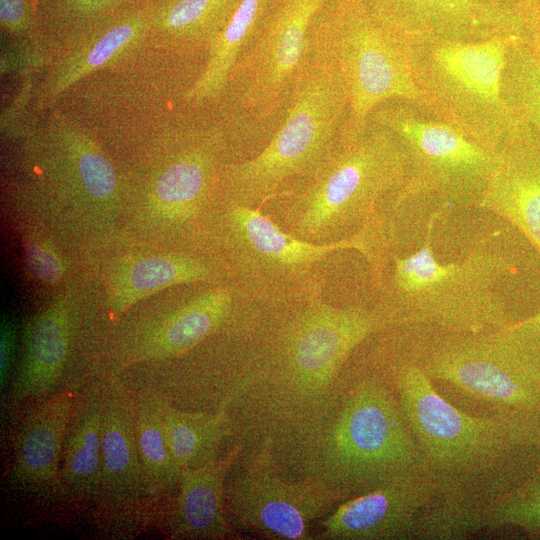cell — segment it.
<instances>
[{"label": "cell", "mask_w": 540, "mask_h": 540, "mask_svg": "<svg viewBox=\"0 0 540 540\" xmlns=\"http://www.w3.org/2000/svg\"><path fill=\"white\" fill-rule=\"evenodd\" d=\"M232 233L245 254L256 262L278 270H302L342 249H356L375 266L376 254L360 238L314 243L286 233L259 210L240 202L229 213Z\"/></svg>", "instance_id": "obj_23"}, {"label": "cell", "mask_w": 540, "mask_h": 540, "mask_svg": "<svg viewBox=\"0 0 540 540\" xmlns=\"http://www.w3.org/2000/svg\"><path fill=\"white\" fill-rule=\"evenodd\" d=\"M330 0H270L260 27L232 73L238 103L257 123L286 105L310 44L312 23Z\"/></svg>", "instance_id": "obj_12"}, {"label": "cell", "mask_w": 540, "mask_h": 540, "mask_svg": "<svg viewBox=\"0 0 540 540\" xmlns=\"http://www.w3.org/2000/svg\"><path fill=\"white\" fill-rule=\"evenodd\" d=\"M477 206L513 224L540 256V142L524 136L496 153Z\"/></svg>", "instance_id": "obj_21"}, {"label": "cell", "mask_w": 540, "mask_h": 540, "mask_svg": "<svg viewBox=\"0 0 540 540\" xmlns=\"http://www.w3.org/2000/svg\"><path fill=\"white\" fill-rule=\"evenodd\" d=\"M255 447L284 474L343 501L387 482L427 474L395 388L379 360L345 366L308 416Z\"/></svg>", "instance_id": "obj_1"}, {"label": "cell", "mask_w": 540, "mask_h": 540, "mask_svg": "<svg viewBox=\"0 0 540 540\" xmlns=\"http://www.w3.org/2000/svg\"><path fill=\"white\" fill-rule=\"evenodd\" d=\"M162 421L169 451L181 472L218 459L229 449L223 448L236 442L232 420L224 408L188 410L163 397Z\"/></svg>", "instance_id": "obj_25"}, {"label": "cell", "mask_w": 540, "mask_h": 540, "mask_svg": "<svg viewBox=\"0 0 540 540\" xmlns=\"http://www.w3.org/2000/svg\"><path fill=\"white\" fill-rule=\"evenodd\" d=\"M387 324L377 307L313 302L280 322L253 352L227 411L253 446L312 413L357 349Z\"/></svg>", "instance_id": "obj_2"}, {"label": "cell", "mask_w": 540, "mask_h": 540, "mask_svg": "<svg viewBox=\"0 0 540 540\" xmlns=\"http://www.w3.org/2000/svg\"><path fill=\"white\" fill-rule=\"evenodd\" d=\"M378 359L437 486L436 503L488 501L519 485L540 465V426L459 409L397 346Z\"/></svg>", "instance_id": "obj_3"}, {"label": "cell", "mask_w": 540, "mask_h": 540, "mask_svg": "<svg viewBox=\"0 0 540 540\" xmlns=\"http://www.w3.org/2000/svg\"><path fill=\"white\" fill-rule=\"evenodd\" d=\"M511 9L524 39L540 45V0H512Z\"/></svg>", "instance_id": "obj_37"}, {"label": "cell", "mask_w": 540, "mask_h": 540, "mask_svg": "<svg viewBox=\"0 0 540 540\" xmlns=\"http://www.w3.org/2000/svg\"><path fill=\"white\" fill-rule=\"evenodd\" d=\"M220 132L203 134L181 151L157 178L154 194L161 212L183 219L205 198L215 170V151Z\"/></svg>", "instance_id": "obj_27"}, {"label": "cell", "mask_w": 540, "mask_h": 540, "mask_svg": "<svg viewBox=\"0 0 540 540\" xmlns=\"http://www.w3.org/2000/svg\"><path fill=\"white\" fill-rule=\"evenodd\" d=\"M310 38L331 57L346 90L340 145L356 142L383 103L404 101L424 108L411 41L385 24L366 0H330L314 19Z\"/></svg>", "instance_id": "obj_8"}, {"label": "cell", "mask_w": 540, "mask_h": 540, "mask_svg": "<svg viewBox=\"0 0 540 540\" xmlns=\"http://www.w3.org/2000/svg\"><path fill=\"white\" fill-rule=\"evenodd\" d=\"M511 325L519 332L540 343V308L527 318Z\"/></svg>", "instance_id": "obj_38"}, {"label": "cell", "mask_w": 540, "mask_h": 540, "mask_svg": "<svg viewBox=\"0 0 540 540\" xmlns=\"http://www.w3.org/2000/svg\"><path fill=\"white\" fill-rule=\"evenodd\" d=\"M233 316V297L227 289L207 291L172 311L129 328L110 350L98 375L119 376L138 363L184 356L229 326Z\"/></svg>", "instance_id": "obj_14"}, {"label": "cell", "mask_w": 540, "mask_h": 540, "mask_svg": "<svg viewBox=\"0 0 540 540\" xmlns=\"http://www.w3.org/2000/svg\"><path fill=\"white\" fill-rule=\"evenodd\" d=\"M531 44V43H530ZM536 53L540 56V45L531 44Z\"/></svg>", "instance_id": "obj_40"}, {"label": "cell", "mask_w": 540, "mask_h": 540, "mask_svg": "<svg viewBox=\"0 0 540 540\" xmlns=\"http://www.w3.org/2000/svg\"><path fill=\"white\" fill-rule=\"evenodd\" d=\"M105 378L102 463L94 518L114 538H132L156 525L158 505L138 450L132 395L119 377Z\"/></svg>", "instance_id": "obj_13"}, {"label": "cell", "mask_w": 540, "mask_h": 540, "mask_svg": "<svg viewBox=\"0 0 540 540\" xmlns=\"http://www.w3.org/2000/svg\"><path fill=\"white\" fill-rule=\"evenodd\" d=\"M434 218L428 222L422 247L393 259L390 280L376 306L386 329L477 333L515 323L495 291L497 281L511 266L501 257L482 252L459 262L440 263L432 247Z\"/></svg>", "instance_id": "obj_5"}, {"label": "cell", "mask_w": 540, "mask_h": 540, "mask_svg": "<svg viewBox=\"0 0 540 540\" xmlns=\"http://www.w3.org/2000/svg\"><path fill=\"white\" fill-rule=\"evenodd\" d=\"M77 323L68 302L58 300L25 321L20 356L6 395L4 408L23 407L84 382L73 369V343Z\"/></svg>", "instance_id": "obj_16"}, {"label": "cell", "mask_w": 540, "mask_h": 540, "mask_svg": "<svg viewBox=\"0 0 540 540\" xmlns=\"http://www.w3.org/2000/svg\"><path fill=\"white\" fill-rule=\"evenodd\" d=\"M75 160L79 179L91 197L108 200L114 196L115 172L109 160L100 151L89 144H81Z\"/></svg>", "instance_id": "obj_33"}, {"label": "cell", "mask_w": 540, "mask_h": 540, "mask_svg": "<svg viewBox=\"0 0 540 540\" xmlns=\"http://www.w3.org/2000/svg\"><path fill=\"white\" fill-rule=\"evenodd\" d=\"M388 26L410 41H478L523 37L513 11L484 0H366Z\"/></svg>", "instance_id": "obj_18"}, {"label": "cell", "mask_w": 540, "mask_h": 540, "mask_svg": "<svg viewBox=\"0 0 540 540\" xmlns=\"http://www.w3.org/2000/svg\"><path fill=\"white\" fill-rule=\"evenodd\" d=\"M207 266L182 255H159L137 259L123 266L112 278L109 307L114 318L139 300L164 288L205 280Z\"/></svg>", "instance_id": "obj_29"}, {"label": "cell", "mask_w": 540, "mask_h": 540, "mask_svg": "<svg viewBox=\"0 0 540 540\" xmlns=\"http://www.w3.org/2000/svg\"><path fill=\"white\" fill-rule=\"evenodd\" d=\"M17 327L14 319L4 314L0 325V393L3 398L11 384L17 355Z\"/></svg>", "instance_id": "obj_36"}, {"label": "cell", "mask_w": 540, "mask_h": 540, "mask_svg": "<svg viewBox=\"0 0 540 540\" xmlns=\"http://www.w3.org/2000/svg\"><path fill=\"white\" fill-rule=\"evenodd\" d=\"M398 345L437 392L472 415L540 426V343L511 325L477 333L402 331Z\"/></svg>", "instance_id": "obj_4"}, {"label": "cell", "mask_w": 540, "mask_h": 540, "mask_svg": "<svg viewBox=\"0 0 540 540\" xmlns=\"http://www.w3.org/2000/svg\"><path fill=\"white\" fill-rule=\"evenodd\" d=\"M79 389L59 391L19 411L8 470L12 488L61 502V455Z\"/></svg>", "instance_id": "obj_17"}, {"label": "cell", "mask_w": 540, "mask_h": 540, "mask_svg": "<svg viewBox=\"0 0 540 540\" xmlns=\"http://www.w3.org/2000/svg\"><path fill=\"white\" fill-rule=\"evenodd\" d=\"M151 0H37L39 26L84 33L111 17Z\"/></svg>", "instance_id": "obj_32"}, {"label": "cell", "mask_w": 540, "mask_h": 540, "mask_svg": "<svg viewBox=\"0 0 540 540\" xmlns=\"http://www.w3.org/2000/svg\"><path fill=\"white\" fill-rule=\"evenodd\" d=\"M151 2L115 15L82 33L86 44L61 60L52 70L45 84L44 100H52L76 80L108 63L151 31Z\"/></svg>", "instance_id": "obj_24"}, {"label": "cell", "mask_w": 540, "mask_h": 540, "mask_svg": "<svg viewBox=\"0 0 540 540\" xmlns=\"http://www.w3.org/2000/svg\"><path fill=\"white\" fill-rule=\"evenodd\" d=\"M518 38L412 40L424 109L493 152L526 136L502 95L507 48Z\"/></svg>", "instance_id": "obj_7"}, {"label": "cell", "mask_w": 540, "mask_h": 540, "mask_svg": "<svg viewBox=\"0 0 540 540\" xmlns=\"http://www.w3.org/2000/svg\"><path fill=\"white\" fill-rule=\"evenodd\" d=\"M502 95L525 134L540 142V56L524 38L507 48Z\"/></svg>", "instance_id": "obj_31"}, {"label": "cell", "mask_w": 540, "mask_h": 540, "mask_svg": "<svg viewBox=\"0 0 540 540\" xmlns=\"http://www.w3.org/2000/svg\"><path fill=\"white\" fill-rule=\"evenodd\" d=\"M501 528H517L540 539V465L519 485L488 501L435 503L421 517L415 540H458Z\"/></svg>", "instance_id": "obj_20"}, {"label": "cell", "mask_w": 540, "mask_h": 540, "mask_svg": "<svg viewBox=\"0 0 540 540\" xmlns=\"http://www.w3.org/2000/svg\"><path fill=\"white\" fill-rule=\"evenodd\" d=\"M24 256L28 269L43 283L53 284L60 280L64 267L59 256L51 247L39 241H27Z\"/></svg>", "instance_id": "obj_34"}, {"label": "cell", "mask_w": 540, "mask_h": 540, "mask_svg": "<svg viewBox=\"0 0 540 540\" xmlns=\"http://www.w3.org/2000/svg\"><path fill=\"white\" fill-rule=\"evenodd\" d=\"M438 499L428 474L396 479L338 503L316 524L314 540H414Z\"/></svg>", "instance_id": "obj_15"}, {"label": "cell", "mask_w": 540, "mask_h": 540, "mask_svg": "<svg viewBox=\"0 0 540 540\" xmlns=\"http://www.w3.org/2000/svg\"><path fill=\"white\" fill-rule=\"evenodd\" d=\"M369 123L389 130L408 159L407 179L395 207L430 193L454 203L477 206L497 152L409 102L379 105L371 113Z\"/></svg>", "instance_id": "obj_10"}, {"label": "cell", "mask_w": 540, "mask_h": 540, "mask_svg": "<svg viewBox=\"0 0 540 540\" xmlns=\"http://www.w3.org/2000/svg\"><path fill=\"white\" fill-rule=\"evenodd\" d=\"M270 0H241L224 28L208 44L205 67L186 99L195 104L216 100L229 86L240 57L254 39Z\"/></svg>", "instance_id": "obj_26"}, {"label": "cell", "mask_w": 540, "mask_h": 540, "mask_svg": "<svg viewBox=\"0 0 540 540\" xmlns=\"http://www.w3.org/2000/svg\"><path fill=\"white\" fill-rule=\"evenodd\" d=\"M241 0H152L151 31L168 41L208 46Z\"/></svg>", "instance_id": "obj_30"}, {"label": "cell", "mask_w": 540, "mask_h": 540, "mask_svg": "<svg viewBox=\"0 0 540 540\" xmlns=\"http://www.w3.org/2000/svg\"><path fill=\"white\" fill-rule=\"evenodd\" d=\"M122 380L131 390L138 450L159 512L176 492L182 474L165 438L163 397L149 386Z\"/></svg>", "instance_id": "obj_28"}, {"label": "cell", "mask_w": 540, "mask_h": 540, "mask_svg": "<svg viewBox=\"0 0 540 540\" xmlns=\"http://www.w3.org/2000/svg\"><path fill=\"white\" fill-rule=\"evenodd\" d=\"M484 1L494 3V4H497V5H501V6H504V7H508V8L511 9L512 0H484Z\"/></svg>", "instance_id": "obj_39"}, {"label": "cell", "mask_w": 540, "mask_h": 540, "mask_svg": "<svg viewBox=\"0 0 540 540\" xmlns=\"http://www.w3.org/2000/svg\"><path fill=\"white\" fill-rule=\"evenodd\" d=\"M105 378L94 377L78 390L66 430L61 463V502L92 507L99 490Z\"/></svg>", "instance_id": "obj_22"}, {"label": "cell", "mask_w": 540, "mask_h": 540, "mask_svg": "<svg viewBox=\"0 0 540 540\" xmlns=\"http://www.w3.org/2000/svg\"><path fill=\"white\" fill-rule=\"evenodd\" d=\"M408 159L386 128L368 124L354 143L340 145L308 177L296 201L299 236L321 238L359 227L377 241L379 205L396 197L406 182Z\"/></svg>", "instance_id": "obj_9"}, {"label": "cell", "mask_w": 540, "mask_h": 540, "mask_svg": "<svg viewBox=\"0 0 540 540\" xmlns=\"http://www.w3.org/2000/svg\"><path fill=\"white\" fill-rule=\"evenodd\" d=\"M244 449L234 442L218 459L185 470L174 495L160 508L156 524L169 539H241L225 506L227 476Z\"/></svg>", "instance_id": "obj_19"}, {"label": "cell", "mask_w": 540, "mask_h": 540, "mask_svg": "<svg viewBox=\"0 0 540 540\" xmlns=\"http://www.w3.org/2000/svg\"><path fill=\"white\" fill-rule=\"evenodd\" d=\"M1 27L22 35L39 27L37 0H0Z\"/></svg>", "instance_id": "obj_35"}, {"label": "cell", "mask_w": 540, "mask_h": 540, "mask_svg": "<svg viewBox=\"0 0 540 540\" xmlns=\"http://www.w3.org/2000/svg\"><path fill=\"white\" fill-rule=\"evenodd\" d=\"M285 108L268 144L226 170L229 187L242 203L260 200L294 177L308 178L340 144L348 111L346 90L331 57L311 38Z\"/></svg>", "instance_id": "obj_6"}, {"label": "cell", "mask_w": 540, "mask_h": 540, "mask_svg": "<svg viewBox=\"0 0 540 540\" xmlns=\"http://www.w3.org/2000/svg\"><path fill=\"white\" fill-rule=\"evenodd\" d=\"M343 500L325 487L288 476L263 447L243 449L225 484V506L242 535L314 540V529Z\"/></svg>", "instance_id": "obj_11"}]
</instances>
